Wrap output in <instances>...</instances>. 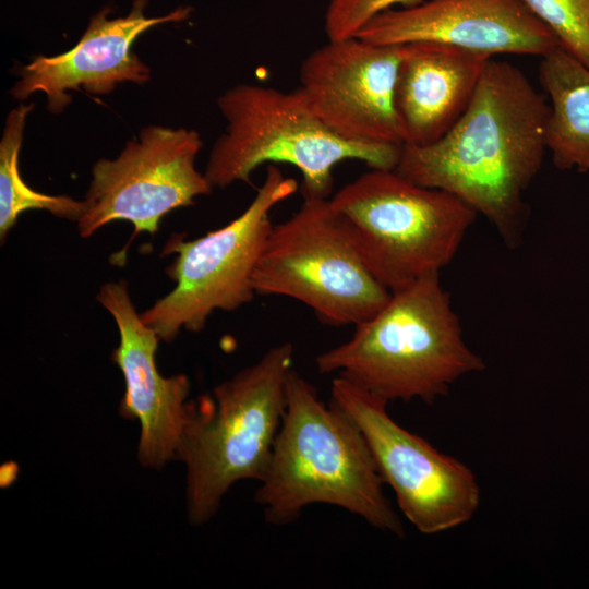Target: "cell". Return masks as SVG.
Segmentation results:
<instances>
[{
    "mask_svg": "<svg viewBox=\"0 0 589 589\" xmlns=\"http://www.w3.org/2000/svg\"><path fill=\"white\" fill-rule=\"evenodd\" d=\"M148 0H134L130 13L108 19V8L95 14L79 43L69 51L53 56H37L21 68L20 80L11 89L15 99L25 100L41 92L47 109L60 113L71 103L68 91L81 89L96 95L111 93L117 84H145L149 68L131 51L133 41L152 26L187 19L188 8L158 17H147Z\"/></svg>",
    "mask_w": 589,
    "mask_h": 589,
    "instance_id": "cell-14",
    "label": "cell"
},
{
    "mask_svg": "<svg viewBox=\"0 0 589 589\" xmlns=\"http://www.w3.org/2000/svg\"><path fill=\"white\" fill-rule=\"evenodd\" d=\"M376 279L390 292L440 274L478 213L456 195L395 169H371L330 197Z\"/></svg>",
    "mask_w": 589,
    "mask_h": 589,
    "instance_id": "cell-6",
    "label": "cell"
},
{
    "mask_svg": "<svg viewBox=\"0 0 589 589\" xmlns=\"http://www.w3.org/2000/svg\"><path fill=\"white\" fill-rule=\"evenodd\" d=\"M376 45L430 41L494 56L543 57L558 41L522 0H429L388 9L354 35Z\"/></svg>",
    "mask_w": 589,
    "mask_h": 589,
    "instance_id": "cell-13",
    "label": "cell"
},
{
    "mask_svg": "<svg viewBox=\"0 0 589 589\" xmlns=\"http://www.w3.org/2000/svg\"><path fill=\"white\" fill-rule=\"evenodd\" d=\"M422 0H330L325 13V33L328 40L353 37L373 16L395 4L413 7Z\"/></svg>",
    "mask_w": 589,
    "mask_h": 589,
    "instance_id": "cell-19",
    "label": "cell"
},
{
    "mask_svg": "<svg viewBox=\"0 0 589 589\" xmlns=\"http://www.w3.org/2000/svg\"><path fill=\"white\" fill-rule=\"evenodd\" d=\"M538 79L551 100L546 148L555 167L589 170V68L560 46L541 57Z\"/></svg>",
    "mask_w": 589,
    "mask_h": 589,
    "instance_id": "cell-16",
    "label": "cell"
},
{
    "mask_svg": "<svg viewBox=\"0 0 589 589\" xmlns=\"http://www.w3.org/2000/svg\"><path fill=\"white\" fill-rule=\"evenodd\" d=\"M298 190V182L268 165L247 208L227 225L193 239L172 235L163 254H176L167 268L175 288L141 313L160 340L201 332L215 311H235L254 298L253 274L272 229L273 208Z\"/></svg>",
    "mask_w": 589,
    "mask_h": 589,
    "instance_id": "cell-8",
    "label": "cell"
},
{
    "mask_svg": "<svg viewBox=\"0 0 589 589\" xmlns=\"http://www.w3.org/2000/svg\"><path fill=\"white\" fill-rule=\"evenodd\" d=\"M302 196L296 213L272 226L253 274L255 293L294 299L326 325L356 326L392 292L371 272L330 199Z\"/></svg>",
    "mask_w": 589,
    "mask_h": 589,
    "instance_id": "cell-7",
    "label": "cell"
},
{
    "mask_svg": "<svg viewBox=\"0 0 589 589\" xmlns=\"http://www.w3.org/2000/svg\"><path fill=\"white\" fill-rule=\"evenodd\" d=\"M202 144L195 130L148 125L117 158L97 160L77 220L80 236L88 238L113 220L131 223L133 236H154L169 212L209 194L213 185L195 168Z\"/></svg>",
    "mask_w": 589,
    "mask_h": 589,
    "instance_id": "cell-10",
    "label": "cell"
},
{
    "mask_svg": "<svg viewBox=\"0 0 589 589\" xmlns=\"http://www.w3.org/2000/svg\"><path fill=\"white\" fill-rule=\"evenodd\" d=\"M34 105L12 109L7 117L0 141V239L5 241L21 213L44 209L69 220H77L85 211V201L65 195H47L35 191L23 180L19 170V154L23 141L26 117Z\"/></svg>",
    "mask_w": 589,
    "mask_h": 589,
    "instance_id": "cell-17",
    "label": "cell"
},
{
    "mask_svg": "<svg viewBox=\"0 0 589 589\" xmlns=\"http://www.w3.org/2000/svg\"><path fill=\"white\" fill-rule=\"evenodd\" d=\"M558 45L589 68V0H522Z\"/></svg>",
    "mask_w": 589,
    "mask_h": 589,
    "instance_id": "cell-18",
    "label": "cell"
},
{
    "mask_svg": "<svg viewBox=\"0 0 589 589\" xmlns=\"http://www.w3.org/2000/svg\"><path fill=\"white\" fill-rule=\"evenodd\" d=\"M97 300L119 333L112 353L125 384L119 411L123 418L140 422L141 465L160 469L178 457L193 404L188 402L189 378L184 374L164 377L158 372L155 354L160 339L136 311L125 281L104 284Z\"/></svg>",
    "mask_w": 589,
    "mask_h": 589,
    "instance_id": "cell-12",
    "label": "cell"
},
{
    "mask_svg": "<svg viewBox=\"0 0 589 589\" xmlns=\"http://www.w3.org/2000/svg\"><path fill=\"white\" fill-rule=\"evenodd\" d=\"M255 493L266 520L294 521L309 505L338 506L380 530L404 528L383 492L370 448L358 426L292 370L269 464Z\"/></svg>",
    "mask_w": 589,
    "mask_h": 589,
    "instance_id": "cell-2",
    "label": "cell"
},
{
    "mask_svg": "<svg viewBox=\"0 0 589 589\" xmlns=\"http://www.w3.org/2000/svg\"><path fill=\"white\" fill-rule=\"evenodd\" d=\"M549 113L545 97L520 69L491 58L457 122L431 144H402L395 170L456 195L515 248L526 217L524 195L548 149Z\"/></svg>",
    "mask_w": 589,
    "mask_h": 589,
    "instance_id": "cell-1",
    "label": "cell"
},
{
    "mask_svg": "<svg viewBox=\"0 0 589 589\" xmlns=\"http://www.w3.org/2000/svg\"><path fill=\"white\" fill-rule=\"evenodd\" d=\"M227 127L213 145L205 176L216 188L250 182L263 164H289L302 175L301 193L328 197L334 167L348 159L393 170L402 145L358 143L328 130L296 88L239 84L217 100Z\"/></svg>",
    "mask_w": 589,
    "mask_h": 589,
    "instance_id": "cell-5",
    "label": "cell"
},
{
    "mask_svg": "<svg viewBox=\"0 0 589 589\" xmlns=\"http://www.w3.org/2000/svg\"><path fill=\"white\" fill-rule=\"evenodd\" d=\"M402 52L404 45H376L356 36L328 40L303 60L297 89L339 137L402 145L394 101Z\"/></svg>",
    "mask_w": 589,
    "mask_h": 589,
    "instance_id": "cell-11",
    "label": "cell"
},
{
    "mask_svg": "<svg viewBox=\"0 0 589 589\" xmlns=\"http://www.w3.org/2000/svg\"><path fill=\"white\" fill-rule=\"evenodd\" d=\"M329 402L358 426L382 481L418 531H447L473 517L480 488L465 464L400 426L388 414L387 404L342 377L333 378Z\"/></svg>",
    "mask_w": 589,
    "mask_h": 589,
    "instance_id": "cell-9",
    "label": "cell"
},
{
    "mask_svg": "<svg viewBox=\"0 0 589 589\" xmlns=\"http://www.w3.org/2000/svg\"><path fill=\"white\" fill-rule=\"evenodd\" d=\"M492 57L444 44L404 45L395 86V109L404 144L441 139L469 106Z\"/></svg>",
    "mask_w": 589,
    "mask_h": 589,
    "instance_id": "cell-15",
    "label": "cell"
},
{
    "mask_svg": "<svg viewBox=\"0 0 589 589\" xmlns=\"http://www.w3.org/2000/svg\"><path fill=\"white\" fill-rule=\"evenodd\" d=\"M350 338L315 358L322 374L342 377L385 404L434 402L485 364L465 342L440 274L392 292Z\"/></svg>",
    "mask_w": 589,
    "mask_h": 589,
    "instance_id": "cell-3",
    "label": "cell"
},
{
    "mask_svg": "<svg viewBox=\"0 0 589 589\" xmlns=\"http://www.w3.org/2000/svg\"><path fill=\"white\" fill-rule=\"evenodd\" d=\"M294 348L283 342L192 404L177 459L187 467V512L202 525L238 481H262L280 429Z\"/></svg>",
    "mask_w": 589,
    "mask_h": 589,
    "instance_id": "cell-4",
    "label": "cell"
}]
</instances>
